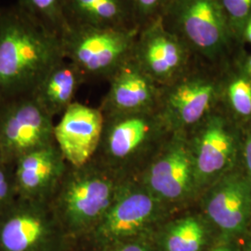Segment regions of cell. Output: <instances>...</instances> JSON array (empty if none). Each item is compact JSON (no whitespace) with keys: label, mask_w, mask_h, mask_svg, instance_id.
<instances>
[{"label":"cell","mask_w":251,"mask_h":251,"mask_svg":"<svg viewBox=\"0 0 251 251\" xmlns=\"http://www.w3.org/2000/svg\"><path fill=\"white\" fill-rule=\"evenodd\" d=\"M171 0H132L139 26L161 18Z\"/></svg>","instance_id":"obj_23"},{"label":"cell","mask_w":251,"mask_h":251,"mask_svg":"<svg viewBox=\"0 0 251 251\" xmlns=\"http://www.w3.org/2000/svg\"><path fill=\"white\" fill-rule=\"evenodd\" d=\"M109 90L100 109L103 115L156 110L161 87L136 64L126 62L109 79Z\"/></svg>","instance_id":"obj_16"},{"label":"cell","mask_w":251,"mask_h":251,"mask_svg":"<svg viewBox=\"0 0 251 251\" xmlns=\"http://www.w3.org/2000/svg\"><path fill=\"white\" fill-rule=\"evenodd\" d=\"M207 224L203 214H188L174 220L163 237L164 251H202L207 240Z\"/></svg>","instance_id":"obj_20"},{"label":"cell","mask_w":251,"mask_h":251,"mask_svg":"<svg viewBox=\"0 0 251 251\" xmlns=\"http://www.w3.org/2000/svg\"><path fill=\"white\" fill-rule=\"evenodd\" d=\"M171 133L157 109L104 115L97 161L121 178L131 179V171L141 172Z\"/></svg>","instance_id":"obj_3"},{"label":"cell","mask_w":251,"mask_h":251,"mask_svg":"<svg viewBox=\"0 0 251 251\" xmlns=\"http://www.w3.org/2000/svg\"><path fill=\"white\" fill-rule=\"evenodd\" d=\"M161 19L198 60L222 66L234 57L238 45L219 0H171Z\"/></svg>","instance_id":"obj_4"},{"label":"cell","mask_w":251,"mask_h":251,"mask_svg":"<svg viewBox=\"0 0 251 251\" xmlns=\"http://www.w3.org/2000/svg\"><path fill=\"white\" fill-rule=\"evenodd\" d=\"M220 107L239 126H251V78L243 71L237 57L220 68Z\"/></svg>","instance_id":"obj_19"},{"label":"cell","mask_w":251,"mask_h":251,"mask_svg":"<svg viewBox=\"0 0 251 251\" xmlns=\"http://www.w3.org/2000/svg\"><path fill=\"white\" fill-rule=\"evenodd\" d=\"M136 180L171 209L200 197L188 135L171 133Z\"/></svg>","instance_id":"obj_7"},{"label":"cell","mask_w":251,"mask_h":251,"mask_svg":"<svg viewBox=\"0 0 251 251\" xmlns=\"http://www.w3.org/2000/svg\"><path fill=\"white\" fill-rule=\"evenodd\" d=\"M67 168L55 142L21 156L14 163L18 197L50 201Z\"/></svg>","instance_id":"obj_15"},{"label":"cell","mask_w":251,"mask_h":251,"mask_svg":"<svg viewBox=\"0 0 251 251\" xmlns=\"http://www.w3.org/2000/svg\"><path fill=\"white\" fill-rule=\"evenodd\" d=\"M237 59L243 71L251 78V54L249 56H237Z\"/></svg>","instance_id":"obj_27"},{"label":"cell","mask_w":251,"mask_h":251,"mask_svg":"<svg viewBox=\"0 0 251 251\" xmlns=\"http://www.w3.org/2000/svg\"><path fill=\"white\" fill-rule=\"evenodd\" d=\"M18 198L14 179V165L0 166V215Z\"/></svg>","instance_id":"obj_24"},{"label":"cell","mask_w":251,"mask_h":251,"mask_svg":"<svg viewBox=\"0 0 251 251\" xmlns=\"http://www.w3.org/2000/svg\"><path fill=\"white\" fill-rule=\"evenodd\" d=\"M225 11L233 39L237 45L242 43L243 30L251 17V0H219Z\"/></svg>","instance_id":"obj_22"},{"label":"cell","mask_w":251,"mask_h":251,"mask_svg":"<svg viewBox=\"0 0 251 251\" xmlns=\"http://www.w3.org/2000/svg\"><path fill=\"white\" fill-rule=\"evenodd\" d=\"M64 58L61 36L17 4L0 16V105L32 96L39 83Z\"/></svg>","instance_id":"obj_1"},{"label":"cell","mask_w":251,"mask_h":251,"mask_svg":"<svg viewBox=\"0 0 251 251\" xmlns=\"http://www.w3.org/2000/svg\"><path fill=\"white\" fill-rule=\"evenodd\" d=\"M139 30L67 25L61 35L63 56L79 70L85 80H109L131 59Z\"/></svg>","instance_id":"obj_6"},{"label":"cell","mask_w":251,"mask_h":251,"mask_svg":"<svg viewBox=\"0 0 251 251\" xmlns=\"http://www.w3.org/2000/svg\"><path fill=\"white\" fill-rule=\"evenodd\" d=\"M64 3L65 0H16L15 4L61 36L67 25Z\"/></svg>","instance_id":"obj_21"},{"label":"cell","mask_w":251,"mask_h":251,"mask_svg":"<svg viewBox=\"0 0 251 251\" xmlns=\"http://www.w3.org/2000/svg\"><path fill=\"white\" fill-rule=\"evenodd\" d=\"M53 117L33 96L13 100L0 105V155L12 164L28 152L54 141Z\"/></svg>","instance_id":"obj_10"},{"label":"cell","mask_w":251,"mask_h":251,"mask_svg":"<svg viewBox=\"0 0 251 251\" xmlns=\"http://www.w3.org/2000/svg\"><path fill=\"white\" fill-rule=\"evenodd\" d=\"M2 164H4V163H3V160H2V157H1V155H0V166H1Z\"/></svg>","instance_id":"obj_31"},{"label":"cell","mask_w":251,"mask_h":251,"mask_svg":"<svg viewBox=\"0 0 251 251\" xmlns=\"http://www.w3.org/2000/svg\"><path fill=\"white\" fill-rule=\"evenodd\" d=\"M246 251H251V242L247 246V249H246Z\"/></svg>","instance_id":"obj_30"},{"label":"cell","mask_w":251,"mask_h":251,"mask_svg":"<svg viewBox=\"0 0 251 251\" xmlns=\"http://www.w3.org/2000/svg\"><path fill=\"white\" fill-rule=\"evenodd\" d=\"M63 230L50 200L18 197L0 215V251H58Z\"/></svg>","instance_id":"obj_9"},{"label":"cell","mask_w":251,"mask_h":251,"mask_svg":"<svg viewBox=\"0 0 251 251\" xmlns=\"http://www.w3.org/2000/svg\"><path fill=\"white\" fill-rule=\"evenodd\" d=\"M104 126L100 108L74 101L54 125V141L68 166L80 168L94 159Z\"/></svg>","instance_id":"obj_14"},{"label":"cell","mask_w":251,"mask_h":251,"mask_svg":"<svg viewBox=\"0 0 251 251\" xmlns=\"http://www.w3.org/2000/svg\"><path fill=\"white\" fill-rule=\"evenodd\" d=\"M113 251H149V250L140 243H126Z\"/></svg>","instance_id":"obj_26"},{"label":"cell","mask_w":251,"mask_h":251,"mask_svg":"<svg viewBox=\"0 0 251 251\" xmlns=\"http://www.w3.org/2000/svg\"><path fill=\"white\" fill-rule=\"evenodd\" d=\"M238 127L219 106L187 134L200 196L236 169L242 147Z\"/></svg>","instance_id":"obj_8"},{"label":"cell","mask_w":251,"mask_h":251,"mask_svg":"<svg viewBox=\"0 0 251 251\" xmlns=\"http://www.w3.org/2000/svg\"><path fill=\"white\" fill-rule=\"evenodd\" d=\"M211 251H233L229 247L227 246H221V247H218L214 250H212Z\"/></svg>","instance_id":"obj_29"},{"label":"cell","mask_w":251,"mask_h":251,"mask_svg":"<svg viewBox=\"0 0 251 251\" xmlns=\"http://www.w3.org/2000/svg\"><path fill=\"white\" fill-rule=\"evenodd\" d=\"M1 11H2V7L0 6V16H1Z\"/></svg>","instance_id":"obj_32"},{"label":"cell","mask_w":251,"mask_h":251,"mask_svg":"<svg viewBox=\"0 0 251 251\" xmlns=\"http://www.w3.org/2000/svg\"><path fill=\"white\" fill-rule=\"evenodd\" d=\"M131 59L159 87L176 80L198 60L161 18L140 28Z\"/></svg>","instance_id":"obj_11"},{"label":"cell","mask_w":251,"mask_h":251,"mask_svg":"<svg viewBox=\"0 0 251 251\" xmlns=\"http://www.w3.org/2000/svg\"><path fill=\"white\" fill-rule=\"evenodd\" d=\"M85 78L71 62L63 58L49 71L32 94L51 117H61L75 101V96Z\"/></svg>","instance_id":"obj_18"},{"label":"cell","mask_w":251,"mask_h":251,"mask_svg":"<svg viewBox=\"0 0 251 251\" xmlns=\"http://www.w3.org/2000/svg\"><path fill=\"white\" fill-rule=\"evenodd\" d=\"M64 13L67 25L140 29L132 0H65Z\"/></svg>","instance_id":"obj_17"},{"label":"cell","mask_w":251,"mask_h":251,"mask_svg":"<svg viewBox=\"0 0 251 251\" xmlns=\"http://www.w3.org/2000/svg\"><path fill=\"white\" fill-rule=\"evenodd\" d=\"M242 42H248L251 44V17L245 25L242 34Z\"/></svg>","instance_id":"obj_28"},{"label":"cell","mask_w":251,"mask_h":251,"mask_svg":"<svg viewBox=\"0 0 251 251\" xmlns=\"http://www.w3.org/2000/svg\"><path fill=\"white\" fill-rule=\"evenodd\" d=\"M241 154L244 164V172L251 182V126L245 140L242 142Z\"/></svg>","instance_id":"obj_25"},{"label":"cell","mask_w":251,"mask_h":251,"mask_svg":"<svg viewBox=\"0 0 251 251\" xmlns=\"http://www.w3.org/2000/svg\"><path fill=\"white\" fill-rule=\"evenodd\" d=\"M125 180L94 159L80 168H67L50 199L63 229L76 232L95 228Z\"/></svg>","instance_id":"obj_2"},{"label":"cell","mask_w":251,"mask_h":251,"mask_svg":"<svg viewBox=\"0 0 251 251\" xmlns=\"http://www.w3.org/2000/svg\"><path fill=\"white\" fill-rule=\"evenodd\" d=\"M206 221L226 236L242 233L251 220V182L237 169L218 179L200 196Z\"/></svg>","instance_id":"obj_13"},{"label":"cell","mask_w":251,"mask_h":251,"mask_svg":"<svg viewBox=\"0 0 251 251\" xmlns=\"http://www.w3.org/2000/svg\"><path fill=\"white\" fill-rule=\"evenodd\" d=\"M220 68L198 60L176 80L161 87L157 111L170 132L188 134L220 106Z\"/></svg>","instance_id":"obj_5"},{"label":"cell","mask_w":251,"mask_h":251,"mask_svg":"<svg viewBox=\"0 0 251 251\" xmlns=\"http://www.w3.org/2000/svg\"><path fill=\"white\" fill-rule=\"evenodd\" d=\"M171 210L138 180L126 179L113 205L94 228L104 242L137 235Z\"/></svg>","instance_id":"obj_12"}]
</instances>
